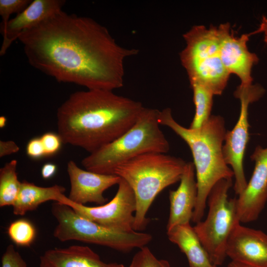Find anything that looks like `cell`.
<instances>
[{
	"mask_svg": "<svg viewBox=\"0 0 267 267\" xmlns=\"http://www.w3.org/2000/svg\"><path fill=\"white\" fill-rule=\"evenodd\" d=\"M220 55L222 62L230 74H234L241 81L240 85L252 84L251 71L259 60L257 55L248 49L247 42L252 33L236 37L229 23L218 27Z\"/></svg>",
	"mask_w": 267,
	"mask_h": 267,
	"instance_id": "12",
	"label": "cell"
},
{
	"mask_svg": "<svg viewBox=\"0 0 267 267\" xmlns=\"http://www.w3.org/2000/svg\"><path fill=\"white\" fill-rule=\"evenodd\" d=\"M186 162L164 153L150 152L138 156L118 166L114 175L125 180L136 200L134 230H144L149 219L147 212L158 194L180 181Z\"/></svg>",
	"mask_w": 267,
	"mask_h": 267,
	"instance_id": "4",
	"label": "cell"
},
{
	"mask_svg": "<svg viewBox=\"0 0 267 267\" xmlns=\"http://www.w3.org/2000/svg\"><path fill=\"white\" fill-rule=\"evenodd\" d=\"M1 262V267H27L26 262L12 244L7 247Z\"/></svg>",
	"mask_w": 267,
	"mask_h": 267,
	"instance_id": "26",
	"label": "cell"
},
{
	"mask_svg": "<svg viewBox=\"0 0 267 267\" xmlns=\"http://www.w3.org/2000/svg\"><path fill=\"white\" fill-rule=\"evenodd\" d=\"M63 204L71 207L80 216L104 226L126 232L134 231L135 198L132 188L122 178L115 196L102 205L88 207L77 204L70 201L68 197Z\"/></svg>",
	"mask_w": 267,
	"mask_h": 267,
	"instance_id": "10",
	"label": "cell"
},
{
	"mask_svg": "<svg viewBox=\"0 0 267 267\" xmlns=\"http://www.w3.org/2000/svg\"><path fill=\"white\" fill-rule=\"evenodd\" d=\"M167 234L185 254L189 267H217L211 262L190 223L174 226L167 230Z\"/></svg>",
	"mask_w": 267,
	"mask_h": 267,
	"instance_id": "18",
	"label": "cell"
},
{
	"mask_svg": "<svg viewBox=\"0 0 267 267\" xmlns=\"http://www.w3.org/2000/svg\"><path fill=\"white\" fill-rule=\"evenodd\" d=\"M40 267H124L122 264L106 263L88 246L72 245L49 249L40 257Z\"/></svg>",
	"mask_w": 267,
	"mask_h": 267,
	"instance_id": "17",
	"label": "cell"
},
{
	"mask_svg": "<svg viewBox=\"0 0 267 267\" xmlns=\"http://www.w3.org/2000/svg\"><path fill=\"white\" fill-rule=\"evenodd\" d=\"M195 176L193 163L186 162L178 188L169 191L170 210L167 230L191 221L197 197Z\"/></svg>",
	"mask_w": 267,
	"mask_h": 267,
	"instance_id": "16",
	"label": "cell"
},
{
	"mask_svg": "<svg viewBox=\"0 0 267 267\" xmlns=\"http://www.w3.org/2000/svg\"><path fill=\"white\" fill-rule=\"evenodd\" d=\"M51 213L57 222L53 236L62 242L77 240L127 253L146 246L152 240L147 233L126 232L110 228L78 215L71 207L55 202Z\"/></svg>",
	"mask_w": 267,
	"mask_h": 267,
	"instance_id": "7",
	"label": "cell"
},
{
	"mask_svg": "<svg viewBox=\"0 0 267 267\" xmlns=\"http://www.w3.org/2000/svg\"><path fill=\"white\" fill-rule=\"evenodd\" d=\"M158 122L170 128L189 146L193 158L197 197L191 221L197 223L203 217L208 195L220 180L232 178L233 172L225 162L222 147L226 131L223 118L211 115L198 130L186 128L173 118L171 109L159 111Z\"/></svg>",
	"mask_w": 267,
	"mask_h": 267,
	"instance_id": "3",
	"label": "cell"
},
{
	"mask_svg": "<svg viewBox=\"0 0 267 267\" xmlns=\"http://www.w3.org/2000/svg\"><path fill=\"white\" fill-rule=\"evenodd\" d=\"M129 267H171L169 262L158 259L150 250L144 246L135 254Z\"/></svg>",
	"mask_w": 267,
	"mask_h": 267,
	"instance_id": "23",
	"label": "cell"
},
{
	"mask_svg": "<svg viewBox=\"0 0 267 267\" xmlns=\"http://www.w3.org/2000/svg\"><path fill=\"white\" fill-rule=\"evenodd\" d=\"M65 188L59 185L41 187L24 180L21 182L17 199L13 205L14 215L23 216L36 210L41 204L49 200L62 203L66 196Z\"/></svg>",
	"mask_w": 267,
	"mask_h": 267,
	"instance_id": "19",
	"label": "cell"
},
{
	"mask_svg": "<svg viewBox=\"0 0 267 267\" xmlns=\"http://www.w3.org/2000/svg\"><path fill=\"white\" fill-rule=\"evenodd\" d=\"M265 89L260 85L238 86L234 92L240 101L238 120L231 131L226 132L222 151L225 162L230 165L234 174V190L237 195L245 189L247 181L244 168L243 158L249 139L248 108L250 103L258 100L264 94Z\"/></svg>",
	"mask_w": 267,
	"mask_h": 267,
	"instance_id": "9",
	"label": "cell"
},
{
	"mask_svg": "<svg viewBox=\"0 0 267 267\" xmlns=\"http://www.w3.org/2000/svg\"><path fill=\"white\" fill-rule=\"evenodd\" d=\"M227 267H253L239 262L231 261Z\"/></svg>",
	"mask_w": 267,
	"mask_h": 267,
	"instance_id": "30",
	"label": "cell"
},
{
	"mask_svg": "<svg viewBox=\"0 0 267 267\" xmlns=\"http://www.w3.org/2000/svg\"><path fill=\"white\" fill-rule=\"evenodd\" d=\"M183 37L186 46L180 59L190 83L201 85L214 95L222 94L230 74L221 59L218 27L193 26Z\"/></svg>",
	"mask_w": 267,
	"mask_h": 267,
	"instance_id": "6",
	"label": "cell"
},
{
	"mask_svg": "<svg viewBox=\"0 0 267 267\" xmlns=\"http://www.w3.org/2000/svg\"><path fill=\"white\" fill-rule=\"evenodd\" d=\"M142 103L111 90L75 92L58 108V134L64 143L92 153L114 140L135 122Z\"/></svg>",
	"mask_w": 267,
	"mask_h": 267,
	"instance_id": "2",
	"label": "cell"
},
{
	"mask_svg": "<svg viewBox=\"0 0 267 267\" xmlns=\"http://www.w3.org/2000/svg\"><path fill=\"white\" fill-rule=\"evenodd\" d=\"M64 0H34L15 17L9 20L0 30L3 40L0 49L1 56L5 54L12 43L18 39L20 34L62 10Z\"/></svg>",
	"mask_w": 267,
	"mask_h": 267,
	"instance_id": "15",
	"label": "cell"
},
{
	"mask_svg": "<svg viewBox=\"0 0 267 267\" xmlns=\"http://www.w3.org/2000/svg\"><path fill=\"white\" fill-rule=\"evenodd\" d=\"M159 111L144 107L130 129L85 157L81 161L82 166L92 172L114 175L118 166L138 156L168 152L170 144L158 122Z\"/></svg>",
	"mask_w": 267,
	"mask_h": 267,
	"instance_id": "5",
	"label": "cell"
},
{
	"mask_svg": "<svg viewBox=\"0 0 267 267\" xmlns=\"http://www.w3.org/2000/svg\"><path fill=\"white\" fill-rule=\"evenodd\" d=\"M45 156H51L60 150L62 143H63L59 134L47 132L40 136Z\"/></svg>",
	"mask_w": 267,
	"mask_h": 267,
	"instance_id": "25",
	"label": "cell"
},
{
	"mask_svg": "<svg viewBox=\"0 0 267 267\" xmlns=\"http://www.w3.org/2000/svg\"><path fill=\"white\" fill-rule=\"evenodd\" d=\"M71 189L68 197L72 203L84 205L95 203L99 205L106 203L107 199L103 192L108 188L118 184L121 178L115 175H105L84 170L73 161L67 164Z\"/></svg>",
	"mask_w": 267,
	"mask_h": 267,
	"instance_id": "13",
	"label": "cell"
},
{
	"mask_svg": "<svg viewBox=\"0 0 267 267\" xmlns=\"http://www.w3.org/2000/svg\"><path fill=\"white\" fill-rule=\"evenodd\" d=\"M57 166L52 163H47L42 166L41 175L43 178L47 179L54 176L57 171Z\"/></svg>",
	"mask_w": 267,
	"mask_h": 267,
	"instance_id": "29",
	"label": "cell"
},
{
	"mask_svg": "<svg viewBox=\"0 0 267 267\" xmlns=\"http://www.w3.org/2000/svg\"><path fill=\"white\" fill-rule=\"evenodd\" d=\"M232 186V178H224L213 186L207 199V216L204 221L193 226L211 262L217 267L222 265L227 257L228 238L240 222L236 198H228V192Z\"/></svg>",
	"mask_w": 267,
	"mask_h": 267,
	"instance_id": "8",
	"label": "cell"
},
{
	"mask_svg": "<svg viewBox=\"0 0 267 267\" xmlns=\"http://www.w3.org/2000/svg\"><path fill=\"white\" fill-rule=\"evenodd\" d=\"M190 83L193 90L195 112L189 128L198 130L201 128L211 116L214 95L198 83Z\"/></svg>",
	"mask_w": 267,
	"mask_h": 267,
	"instance_id": "21",
	"label": "cell"
},
{
	"mask_svg": "<svg viewBox=\"0 0 267 267\" xmlns=\"http://www.w3.org/2000/svg\"><path fill=\"white\" fill-rule=\"evenodd\" d=\"M30 0H0V15L2 18L0 30L5 28L11 15L19 14L31 3Z\"/></svg>",
	"mask_w": 267,
	"mask_h": 267,
	"instance_id": "24",
	"label": "cell"
},
{
	"mask_svg": "<svg viewBox=\"0 0 267 267\" xmlns=\"http://www.w3.org/2000/svg\"><path fill=\"white\" fill-rule=\"evenodd\" d=\"M7 232L10 239L16 245L22 247L30 246L36 236L34 225L29 221L23 219L10 223Z\"/></svg>",
	"mask_w": 267,
	"mask_h": 267,
	"instance_id": "22",
	"label": "cell"
},
{
	"mask_svg": "<svg viewBox=\"0 0 267 267\" xmlns=\"http://www.w3.org/2000/svg\"><path fill=\"white\" fill-rule=\"evenodd\" d=\"M226 253L231 261L253 267H267V234L239 222L228 238Z\"/></svg>",
	"mask_w": 267,
	"mask_h": 267,
	"instance_id": "14",
	"label": "cell"
},
{
	"mask_svg": "<svg viewBox=\"0 0 267 267\" xmlns=\"http://www.w3.org/2000/svg\"><path fill=\"white\" fill-rule=\"evenodd\" d=\"M30 64L57 82L111 90L124 84L126 59L138 49L118 44L94 19L62 10L18 39Z\"/></svg>",
	"mask_w": 267,
	"mask_h": 267,
	"instance_id": "1",
	"label": "cell"
},
{
	"mask_svg": "<svg viewBox=\"0 0 267 267\" xmlns=\"http://www.w3.org/2000/svg\"><path fill=\"white\" fill-rule=\"evenodd\" d=\"M17 161L12 160L0 169V207L13 206L19 194L21 182L16 173Z\"/></svg>",
	"mask_w": 267,
	"mask_h": 267,
	"instance_id": "20",
	"label": "cell"
},
{
	"mask_svg": "<svg viewBox=\"0 0 267 267\" xmlns=\"http://www.w3.org/2000/svg\"><path fill=\"white\" fill-rule=\"evenodd\" d=\"M6 118L4 116H0V128H3L4 127L6 124Z\"/></svg>",
	"mask_w": 267,
	"mask_h": 267,
	"instance_id": "31",
	"label": "cell"
},
{
	"mask_svg": "<svg viewBox=\"0 0 267 267\" xmlns=\"http://www.w3.org/2000/svg\"><path fill=\"white\" fill-rule=\"evenodd\" d=\"M250 158L255 162L252 175L244 190L236 198L240 223L257 220L267 202V147L257 146Z\"/></svg>",
	"mask_w": 267,
	"mask_h": 267,
	"instance_id": "11",
	"label": "cell"
},
{
	"mask_svg": "<svg viewBox=\"0 0 267 267\" xmlns=\"http://www.w3.org/2000/svg\"><path fill=\"white\" fill-rule=\"evenodd\" d=\"M27 155L35 160L45 157L44 148L40 137H36L30 139L26 147Z\"/></svg>",
	"mask_w": 267,
	"mask_h": 267,
	"instance_id": "27",
	"label": "cell"
},
{
	"mask_svg": "<svg viewBox=\"0 0 267 267\" xmlns=\"http://www.w3.org/2000/svg\"><path fill=\"white\" fill-rule=\"evenodd\" d=\"M19 147L13 141H0V157L10 155L17 152L19 150Z\"/></svg>",
	"mask_w": 267,
	"mask_h": 267,
	"instance_id": "28",
	"label": "cell"
}]
</instances>
